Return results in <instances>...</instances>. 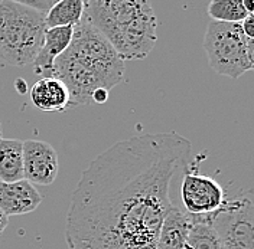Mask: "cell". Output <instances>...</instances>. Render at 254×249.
Masks as SVG:
<instances>
[{
	"label": "cell",
	"instance_id": "1",
	"mask_svg": "<svg viewBox=\"0 0 254 249\" xmlns=\"http://www.w3.org/2000/svg\"><path fill=\"white\" fill-rule=\"evenodd\" d=\"M192 144L176 131L117 141L95 157L72 192L68 249H156L174 206L171 182L190 164Z\"/></svg>",
	"mask_w": 254,
	"mask_h": 249
},
{
	"label": "cell",
	"instance_id": "2",
	"mask_svg": "<svg viewBox=\"0 0 254 249\" xmlns=\"http://www.w3.org/2000/svg\"><path fill=\"white\" fill-rule=\"evenodd\" d=\"M125 61L109 41L84 19L74 26L71 45L54 63L52 77L68 88L71 107L91 105L98 90L110 93L123 82Z\"/></svg>",
	"mask_w": 254,
	"mask_h": 249
},
{
	"label": "cell",
	"instance_id": "3",
	"mask_svg": "<svg viewBox=\"0 0 254 249\" xmlns=\"http://www.w3.org/2000/svg\"><path fill=\"white\" fill-rule=\"evenodd\" d=\"M82 19L109 41L123 61L144 59L158 41V19L146 0H87Z\"/></svg>",
	"mask_w": 254,
	"mask_h": 249
},
{
	"label": "cell",
	"instance_id": "4",
	"mask_svg": "<svg viewBox=\"0 0 254 249\" xmlns=\"http://www.w3.org/2000/svg\"><path fill=\"white\" fill-rule=\"evenodd\" d=\"M45 15L25 1L0 0V59L13 66L33 63L44 44Z\"/></svg>",
	"mask_w": 254,
	"mask_h": 249
},
{
	"label": "cell",
	"instance_id": "5",
	"mask_svg": "<svg viewBox=\"0 0 254 249\" xmlns=\"http://www.w3.org/2000/svg\"><path fill=\"white\" fill-rule=\"evenodd\" d=\"M204 50L211 69L220 75L238 79L250 71L247 38L240 23L211 22L204 38Z\"/></svg>",
	"mask_w": 254,
	"mask_h": 249
},
{
	"label": "cell",
	"instance_id": "6",
	"mask_svg": "<svg viewBox=\"0 0 254 249\" xmlns=\"http://www.w3.org/2000/svg\"><path fill=\"white\" fill-rule=\"evenodd\" d=\"M211 218L224 249H254V203L250 198L227 200Z\"/></svg>",
	"mask_w": 254,
	"mask_h": 249
},
{
	"label": "cell",
	"instance_id": "7",
	"mask_svg": "<svg viewBox=\"0 0 254 249\" xmlns=\"http://www.w3.org/2000/svg\"><path fill=\"white\" fill-rule=\"evenodd\" d=\"M181 199L187 213L193 216L215 213L227 202L221 185L215 179L201 174L196 169H190V164L182 174Z\"/></svg>",
	"mask_w": 254,
	"mask_h": 249
},
{
	"label": "cell",
	"instance_id": "8",
	"mask_svg": "<svg viewBox=\"0 0 254 249\" xmlns=\"http://www.w3.org/2000/svg\"><path fill=\"white\" fill-rule=\"evenodd\" d=\"M60 171L57 150L42 140L23 141V173L32 185L49 186Z\"/></svg>",
	"mask_w": 254,
	"mask_h": 249
},
{
	"label": "cell",
	"instance_id": "9",
	"mask_svg": "<svg viewBox=\"0 0 254 249\" xmlns=\"http://www.w3.org/2000/svg\"><path fill=\"white\" fill-rule=\"evenodd\" d=\"M41 202V193L26 179L13 183L0 182V210L6 216L31 213Z\"/></svg>",
	"mask_w": 254,
	"mask_h": 249
},
{
	"label": "cell",
	"instance_id": "10",
	"mask_svg": "<svg viewBox=\"0 0 254 249\" xmlns=\"http://www.w3.org/2000/svg\"><path fill=\"white\" fill-rule=\"evenodd\" d=\"M74 36V28H49L45 31L44 44L33 61V72L44 75V78L52 77L54 74V63L58 56L71 45Z\"/></svg>",
	"mask_w": 254,
	"mask_h": 249
},
{
	"label": "cell",
	"instance_id": "11",
	"mask_svg": "<svg viewBox=\"0 0 254 249\" xmlns=\"http://www.w3.org/2000/svg\"><path fill=\"white\" fill-rule=\"evenodd\" d=\"M33 105L45 112H64L71 108V98L68 88L60 79L54 77L41 78L31 88Z\"/></svg>",
	"mask_w": 254,
	"mask_h": 249
},
{
	"label": "cell",
	"instance_id": "12",
	"mask_svg": "<svg viewBox=\"0 0 254 249\" xmlns=\"http://www.w3.org/2000/svg\"><path fill=\"white\" fill-rule=\"evenodd\" d=\"M190 229V218L187 212L172 206L162 223L156 249H184Z\"/></svg>",
	"mask_w": 254,
	"mask_h": 249
},
{
	"label": "cell",
	"instance_id": "13",
	"mask_svg": "<svg viewBox=\"0 0 254 249\" xmlns=\"http://www.w3.org/2000/svg\"><path fill=\"white\" fill-rule=\"evenodd\" d=\"M23 179V141L0 139V182L13 183Z\"/></svg>",
	"mask_w": 254,
	"mask_h": 249
},
{
	"label": "cell",
	"instance_id": "14",
	"mask_svg": "<svg viewBox=\"0 0 254 249\" xmlns=\"http://www.w3.org/2000/svg\"><path fill=\"white\" fill-rule=\"evenodd\" d=\"M190 235L184 249H224L221 239L214 228L211 215H190Z\"/></svg>",
	"mask_w": 254,
	"mask_h": 249
},
{
	"label": "cell",
	"instance_id": "15",
	"mask_svg": "<svg viewBox=\"0 0 254 249\" xmlns=\"http://www.w3.org/2000/svg\"><path fill=\"white\" fill-rule=\"evenodd\" d=\"M84 16L82 0H60L49 9L45 15V25L49 28L77 26Z\"/></svg>",
	"mask_w": 254,
	"mask_h": 249
},
{
	"label": "cell",
	"instance_id": "16",
	"mask_svg": "<svg viewBox=\"0 0 254 249\" xmlns=\"http://www.w3.org/2000/svg\"><path fill=\"white\" fill-rule=\"evenodd\" d=\"M208 15L212 22L241 23L249 13L243 0H214L208 6Z\"/></svg>",
	"mask_w": 254,
	"mask_h": 249
},
{
	"label": "cell",
	"instance_id": "17",
	"mask_svg": "<svg viewBox=\"0 0 254 249\" xmlns=\"http://www.w3.org/2000/svg\"><path fill=\"white\" fill-rule=\"evenodd\" d=\"M243 33L247 39H254V13H249L247 17L240 23Z\"/></svg>",
	"mask_w": 254,
	"mask_h": 249
},
{
	"label": "cell",
	"instance_id": "18",
	"mask_svg": "<svg viewBox=\"0 0 254 249\" xmlns=\"http://www.w3.org/2000/svg\"><path fill=\"white\" fill-rule=\"evenodd\" d=\"M247 56L250 62V71H254V39H247Z\"/></svg>",
	"mask_w": 254,
	"mask_h": 249
},
{
	"label": "cell",
	"instance_id": "19",
	"mask_svg": "<svg viewBox=\"0 0 254 249\" xmlns=\"http://www.w3.org/2000/svg\"><path fill=\"white\" fill-rule=\"evenodd\" d=\"M9 225V216H6L1 210H0V235L4 232V229Z\"/></svg>",
	"mask_w": 254,
	"mask_h": 249
},
{
	"label": "cell",
	"instance_id": "20",
	"mask_svg": "<svg viewBox=\"0 0 254 249\" xmlns=\"http://www.w3.org/2000/svg\"><path fill=\"white\" fill-rule=\"evenodd\" d=\"M243 4L247 13H254V0H243Z\"/></svg>",
	"mask_w": 254,
	"mask_h": 249
},
{
	"label": "cell",
	"instance_id": "21",
	"mask_svg": "<svg viewBox=\"0 0 254 249\" xmlns=\"http://www.w3.org/2000/svg\"><path fill=\"white\" fill-rule=\"evenodd\" d=\"M16 87L19 88V93L20 94H25V91H26V84H25L23 79H17L16 81Z\"/></svg>",
	"mask_w": 254,
	"mask_h": 249
},
{
	"label": "cell",
	"instance_id": "22",
	"mask_svg": "<svg viewBox=\"0 0 254 249\" xmlns=\"http://www.w3.org/2000/svg\"><path fill=\"white\" fill-rule=\"evenodd\" d=\"M0 139H1V124H0Z\"/></svg>",
	"mask_w": 254,
	"mask_h": 249
}]
</instances>
